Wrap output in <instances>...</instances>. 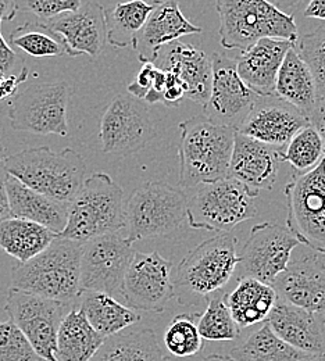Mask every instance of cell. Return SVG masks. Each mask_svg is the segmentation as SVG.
Masks as SVG:
<instances>
[{
	"instance_id": "9a60e30c",
	"label": "cell",
	"mask_w": 325,
	"mask_h": 361,
	"mask_svg": "<svg viewBox=\"0 0 325 361\" xmlns=\"http://www.w3.org/2000/svg\"><path fill=\"white\" fill-rule=\"evenodd\" d=\"M299 245L288 226L269 221L253 226L239 255V276H252L273 285L286 270L292 252Z\"/></svg>"
},
{
	"instance_id": "cb8c5ba5",
	"label": "cell",
	"mask_w": 325,
	"mask_h": 361,
	"mask_svg": "<svg viewBox=\"0 0 325 361\" xmlns=\"http://www.w3.org/2000/svg\"><path fill=\"white\" fill-rule=\"evenodd\" d=\"M292 46L286 39L262 38L243 50L235 63L245 85L259 96L274 94L281 63Z\"/></svg>"
},
{
	"instance_id": "836d02e7",
	"label": "cell",
	"mask_w": 325,
	"mask_h": 361,
	"mask_svg": "<svg viewBox=\"0 0 325 361\" xmlns=\"http://www.w3.org/2000/svg\"><path fill=\"white\" fill-rule=\"evenodd\" d=\"M197 329L203 341L231 342L240 336V326L235 322L226 303V293L219 290L207 300V307L197 318Z\"/></svg>"
},
{
	"instance_id": "d6a6232c",
	"label": "cell",
	"mask_w": 325,
	"mask_h": 361,
	"mask_svg": "<svg viewBox=\"0 0 325 361\" xmlns=\"http://www.w3.org/2000/svg\"><path fill=\"white\" fill-rule=\"evenodd\" d=\"M306 353L292 348L276 335L269 322L230 352L233 361H298Z\"/></svg>"
},
{
	"instance_id": "7dc6e473",
	"label": "cell",
	"mask_w": 325,
	"mask_h": 361,
	"mask_svg": "<svg viewBox=\"0 0 325 361\" xmlns=\"http://www.w3.org/2000/svg\"><path fill=\"white\" fill-rule=\"evenodd\" d=\"M18 13L16 0H0V25L3 21H13Z\"/></svg>"
},
{
	"instance_id": "83f0119b",
	"label": "cell",
	"mask_w": 325,
	"mask_h": 361,
	"mask_svg": "<svg viewBox=\"0 0 325 361\" xmlns=\"http://www.w3.org/2000/svg\"><path fill=\"white\" fill-rule=\"evenodd\" d=\"M77 306L93 328L104 338L118 334L140 321V316L135 310L121 305L114 296L104 292H80Z\"/></svg>"
},
{
	"instance_id": "bcb514c9",
	"label": "cell",
	"mask_w": 325,
	"mask_h": 361,
	"mask_svg": "<svg viewBox=\"0 0 325 361\" xmlns=\"http://www.w3.org/2000/svg\"><path fill=\"white\" fill-rule=\"evenodd\" d=\"M303 17L325 21V0H309L303 10Z\"/></svg>"
},
{
	"instance_id": "f35d334b",
	"label": "cell",
	"mask_w": 325,
	"mask_h": 361,
	"mask_svg": "<svg viewBox=\"0 0 325 361\" xmlns=\"http://www.w3.org/2000/svg\"><path fill=\"white\" fill-rule=\"evenodd\" d=\"M0 361H45L13 321L0 324Z\"/></svg>"
},
{
	"instance_id": "44dd1931",
	"label": "cell",
	"mask_w": 325,
	"mask_h": 361,
	"mask_svg": "<svg viewBox=\"0 0 325 361\" xmlns=\"http://www.w3.org/2000/svg\"><path fill=\"white\" fill-rule=\"evenodd\" d=\"M200 32L202 28L184 16L180 0H159L137 35L133 47L138 53L140 63H153L163 46L186 35Z\"/></svg>"
},
{
	"instance_id": "f6af8a7d",
	"label": "cell",
	"mask_w": 325,
	"mask_h": 361,
	"mask_svg": "<svg viewBox=\"0 0 325 361\" xmlns=\"http://www.w3.org/2000/svg\"><path fill=\"white\" fill-rule=\"evenodd\" d=\"M3 152H0V220L10 217L8 210V197H7V188H6V180H7V171L3 163Z\"/></svg>"
},
{
	"instance_id": "c3c4849f",
	"label": "cell",
	"mask_w": 325,
	"mask_h": 361,
	"mask_svg": "<svg viewBox=\"0 0 325 361\" xmlns=\"http://www.w3.org/2000/svg\"><path fill=\"white\" fill-rule=\"evenodd\" d=\"M167 361H233L230 356L221 355H209V356H190V357H173L168 356Z\"/></svg>"
},
{
	"instance_id": "60d3db41",
	"label": "cell",
	"mask_w": 325,
	"mask_h": 361,
	"mask_svg": "<svg viewBox=\"0 0 325 361\" xmlns=\"http://www.w3.org/2000/svg\"><path fill=\"white\" fill-rule=\"evenodd\" d=\"M156 70L157 67L153 63H143V67L137 74L135 80L128 85V93L143 100L153 85Z\"/></svg>"
},
{
	"instance_id": "f546056e",
	"label": "cell",
	"mask_w": 325,
	"mask_h": 361,
	"mask_svg": "<svg viewBox=\"0 0 325 361\" xmlns=\"http://www.w3.org/2000/svg\"><path fill=\"white\" fill-rule=\"evenodd\" d=\"M153 329L143 328L104 338L90 361H167Z\"/></svg>"
},
{
	"instance_id": "5b68a950",
	"label": "cell",
	"mask_w": 325,
	"mask_h": 361,
	"mask_svg": "<svg viewBox=\"0 0 325 361\" xmlns=\"http://www.w3.org/2000/svg\"><path fill=\"white\" fill-rule=\"evenodd\" d=\"M125 228L123 188L104 173L85 178L70 203L67 226L57 236L85 243L93 238Z\"/></svg>"
},
{
	"instance_id": "d590c367",
	"label": "cell",
	"mask_w": 325,
	"mask_h": 361,
	"mask_svg": "<svg viewBox=\"0 0 325 361\" xmlns=\"http://www.w3.org/2000/svg\"><path fill=\"white\" fill-rule=\"evenodd\" d=\"M10 45L37 59L66 54V49L60 39L41 21L25 23L16 28L10 34Z\"/></svg>"
},
{
	"instance_id": "ba28073f",
	"label": "cell",
	"mask_w": 325,
	"mask_h": 361,
	"mask_svg": "<svg viewBox=\"0 0 325 361\" xmlns=\"http://www.w3.org/2000/svg\"><path fill=\"white\" fill-rule=\"evenodd\" d=\"M186 219L184 189L161 182H147L137 189L125 206V239L133 245L142 239L167 235Z\"/></svg>"
},
{
	"instance_id": "ab89813d",
	"label": "cell",
	"mask_w": 325,
	"mask_h": 361,
	"mask_svg": "<svg viewBox=\"0 0 325 361\" xmlns=\"http://www.w3.org/2000/svg\"><path fill=\"white\" fill-rule=\"evenodd\" d=\"M18 11L31 13L38 17L41 23H47L56 16L66 11L77 10L82 0H16Z\"/></svg>"
},
{
	"instance_id": "8992f818",
	"label": "cell",
	"mask_w": 325,
	"mask_h": 361,
	"mask_svg": "<svg viewBox=\"0 0 325 361\" xmlns=\"http://www.w3.org/2000/svg\"><path fill=\"white\" fill-rule=\"evenodd\" d=\"M220 17V41L228 50H246L262 38L296 44L299 30L293 16L270 0H216Z\"/></svg>"
},
{
	"instance_id": "2e32d148",
	"label": "cell",
	"mask_w": 325,
	"mask_h": 361,
	"mask_svg": "<svg viewBox=\"0 0 325 361\" xmlns=\"http://www.w3.org/2000/svg\"><path fill=\"white\" fill-rule=\"evenodd\" d=\"M256 94L249 90L236 71V63L220 53L211 57V87L203 116L213 124L235 131L253 107Z\"/></svg>"
},
{
	"instance_id": "4fadbf2b",
	"label": "cell",
	"mask_w": 325,
	"mask_h": 361,
	"mask_svg": "<svg viewBox=\"0 0 325 361\" xmlns=\"http://www.w3.org/2000/svg\"><path fill=\"white\" fill-rule=\"evenodd\" d=\"M133 255V245L120 232L85 242L80 263V292L97 290L121 296L124 274Z\"/></svg>"
},
{
	"instance_id": "6da1fadb",
	"label": "cell",
	"mask_w": 325,
	"mask_h": 361,
	"mask_svg": "<svg viewBox=\"0 0 325 361\" xmlns=\"http://www.w3.org/2000/svg\"><path fill=\"white\" fill-rule=\"evenodd\" d=\"M233 232L217 233L190 250L173 272L174 298L184 306H199L221 290L239 264Z\"/></svg>"
},
{
	"instance_id": "b9f144b4",
	"label": "cell",
	"mask_w": 325,
	"mask_h": 361,
	"mask_svg": "<svg viewBox=\"0 0 325 361\" xmlns=\"http://www.w3.org/2000/svg\"><path fill=\"white\" fill-rule=\"evenodd\" d=\"M167 73L166 90L163 92L161 103L167 107H177L184 99H186L185 84L173 73Z\"/></svg>"
},
{
	"instance_id": "ee69618b",
	"label": "cell",
	"mask_w": 325,
	"mask_h": 361,
	"mask_svg": "<svg viewBox=\"0 0 325 361\" xmlns=\"http://www.w3.org/2000/svg\"><path fill=\"white\" fill-rule=\"evenodd\" d=\"M310 126H313L325 143V99H319L307 116Z\"/></svg>"
},
{
	"instance_id": "484cf974",
	"label": "cell",
	"mask_w": 325,
	"mask_h": 361,
	"mask_svg": "<svg viewBox=\"0 0 325 361\" xmlns=\"http://www.w3.org/2000/svg\"><path fill=\"white\" fill-rule=\"evenodd\" d=\"M277 300L273 285L252 276H239L233 292L226 293V303L240 329L267 321Z\"/></svg>"
},
{
	"instance_id": "9c48e42d",
	"label": "cell",
	"mask_w": 325,
	"mask_h": 361,
	"mask_svg": "<svg viewBox=\"0 0 325 361\" xmlns=\"http://www.w3.org/2000/svg\"><path fill=\"white\" fill-rule=\"evenodd\" d=\"M283 193L288 229L300 243L325 256V153L313 170L292 173Z\"/></svg>"
},
{
	"instance_id": "e0dca14e",
	"label": "cell",
	"mask_w": 325,
	"mask_h": 361,
	"mask_svg": "<svg viewBox=\"0 0 325 361\" xmlns=\"http://www.w3.org/2000/svg\"><path fill=\"white\" fill-rule=\"evenodd\" d=\"M309 118L293 104L277 94L257 96L246 118L238 127V133L259 142L283 150L290 137L306 127Z\"/></svg>"
},
{
	"instance_id": "3957f363",
	"label": "cell",
	"mask_w": 325,
	"mask_h": 361,
	"mask_svg": "<svg viewBox=\"0 0 325 361\" xmlns=\"http://www.w3.org/2000/svg\"><path fill=\"white\" fill-rule=\"evenodd\" d=\"M180 188L192 189L200 183L228 177L235 130L213 124L204 116L180 124Z\"/></svg>"
},
{
	"instance_id": "4316f807",
	"label": "cell",
	"mask_w": 325,
	"mask_h": 361,
	"mask_svg": "<svg viewBox=\"0 0 325 361\" xmlns=\"http://www.w3.org/2000/svg\"><path fill=\"white\" fill-rule=\"evenodd\" d=\"M274 94L309 116L317 102L316 84L306 61L292 46L279 67Z\"/></svg>"
},
{
	"instance_id": "681fc988",
	"label": "cell",
	"mask_w": 325,
	"mask_h": 361,
	"mask_svg": "<svg viewBox=\"0 0 325 361\" xmlns=\"http://www.w3.org/2000/svg\"><path fill=\"white\" fill-rule=\"evenodd\" d=\"M270 1H271L273 4H276V6L278 7L279 10L286 11V10L292 8V7H295L296 4L302 3L303 0H270Z\"/></svg>"
},
{
	"instance_id": "ac0fdd59",
	"label": "cell",
	"mask_w": 325,
	"mask_h": 361,
	"mask_svg": "<svg viewBox=\"0 0 325 361\" xmlns=\"http://www.w3.org/2000/svg\"><path fill=\"white\" fill-rule=\"evenodd\" d=\"M60 39L66 56H100L106 42L104 8L96 1L82 3L77 10L66 11L44 23Z\"/></svg>"
},
{
	"instance_id": "7bdbcfd3",
	"label": "cell",
	"mask_w": 325,
	"mask_h": 361,
	"mask_svg": "<svg viewBox=\"0 0 325 361\" xmlns=\"http://www.w3.org/2000/svg\"><path fill=\"white\" fill-rule=\"evenodd\" d=\"M23 64V60L16 54V51L4 41L0 32V75L10 74L14 67Z\"/></svg>"
},
{
	"instance_id": "4dcf8cb0",
	"label": "cell",
	"mask_w": 325,
	"mask_h": 361,
	"mask_svg": "<svg viewBox=\"0 0 325 361\" xmlns=\"http://www.w3.org/2000/svg\"><path fill=\"white\" fill-rule=\"evenodd\" d=\"M56 238L57 233L34 221L16 217L0 220V247L20 263L39 255Z\"/></svg>"
},
{
	"instance_id": "277c9868",
	"label": "cell",
	"mask_w": 325,
	"mask_h": 361,
	"mask_svg": "<svg viewBox=\"0 0 325 361\" xmlns=\"http://www.w3.org/2000/svg\"><path fill=\"white\" fill-rule=\"evenodd\" d=\"M82 245L57 236L45 250L11 271V286L47 299L77 303Z\"/></svg>"
},
{
	"instance_id": "603a6c76",
	"label": "cell",
	"mask_w": 325,
	"mask_h": 361,
	"mask_svg": "<svg viewBox=\"0 0 325 361\" xmlns=\"http://www.w3.org/2000/svg\"><path fill=\"white\" fill-rule=\"evenodd\" d=\"M267 322L276 335L292 348L309 355L325 353L324 313L277 300Z\"/></svg>"
},
{
	"instance_id": "30bf717a",
	"label": "cell",
	"mask_w": 325,
	"mask_h": 361,
	"mask_svg": "<svg viewBox=\"0 0 325 361\" xmlns=\"http://www.w3.org/2000/svg\"><path fill=\"white\" fill-rule=\"evenodd\" d=\"M77 303H64L17 288H8L4 312L30 341L38 356L59 361L57 331L61 319Z\"/></svg>"
},
{
	"instance_id": "52a82bcc",
	"label": "cell",
	"mask_w": 325,
	"mask_h": 361,
	"mask_svg": "<svg viewBox=\"0 0 325 361\" xmlns=\"http://www.w3.org/2000/svg\"><path fill=\"white\" fill-rule=\"evenodd\" d=\"M192 189V195H186V220L193 229L233 232L235 226L257 214L259 192L231 177L200 183Z\"/></svg>"
},
{
	"instance_id": "5bb4252c",
	"label": "cell",
	"mask_w": 325,
	"mask_h": 361,
	"mask_svg": "<svg viewBox=\"0 0 325 361\" xmlns=\"http://www.w3.org/2000/svg\"><path fill=\"white\" fill-rule=\"evenodd\" d=\"M173 263L159 253L134 252L124 274L121 298L135 312L163 313L174 299Z\"/></svg>"
},
{
	"instance_id": "d6986e66",
	"label": "cell",
	"mask_w": 325,
	"mask_h": 361,
	"mask_svg": "<svg viewBox=\"0 0 325 361\" xmlns=\"http://www.w3.org/2000/svg\"><path fill=\"white\" fill-rule=\"evenodd\" d=\"M319 255L288 264L273 283L278 298L305 310L325 313V263Z\"/></svg>"
},
{
	"instance_id": "1f68e13d",
	"label": "cell",
	"mask_w": 325,
	"mask_h": 361,
	"mask_svg": "<svg viewBox=\"0 0 325 361\" xmlns=\"http://www.w3.org/2000/svg\"><path fill=\"white\" fill-rule=\"evenodd\" d=\"M157 3L159 0H124L104 8L106 41L118 49L134 45Z\"/></svg>"
},
{
	"instance_id": "f1b7e54d",
	"label": "cell",
	"mask_w": 325,
	"mask_h": 361,
	"mask_svg": "<svg viewBox=\"0 0 325 361\" xmlns=\"http://www.w3.org/2000/svg\"><path fill=\"white\" fill-rule=\"evenodd\" d=\"M103 342L104 336L75 305L61 319L57 331V360L90 361Z\"/></svg>"
},
{
	"instance_id": "d4e9b609",
	"label": "cell",
	"mask_w": 325,
	"mask_h": 361,
	"mask_svg": "<svg viewBox=\"0 0 325 361\" xmlns=\"http://www.w3.org/2000/svg\"><path fill=\"white\" fill-rule=\"evenodd\" d=\"M10 217L34 221L47 226L54 233L63 232L67 226L70 203L45 196L16 177L7 174L6 180Z\"/></svg>"
},
{
	"instance_id": "7c38bea8",
	"label": "cell",
	"mask_w": 325,
	"mask_h": 361,
	"mask_svg": "<svg viewBox=\"0 0 325 361\" xmlns=\"http://www.w3.org/2000/svg\"><path fill=\"white\" fill-rule=\"evenodd\" d=\"M99 137L104 153L120 156L138 153L154 137L147 103L130 93L113 97L100 120Z\"/></svg>"
},
{
	"instance_id": "e575fe53",
	"label": "cell",
	"mask_w": 325,
	"mask_h": 361,
	"mask_svg": "<svg viewBox=\"0 0 325 361\" xmlns=\"http://www.w3.org/2000/svg\"><path fill=\"white\" fill-rule=\"evenodd\" d=\"M325 143L317 130L307 124L300 128L281 152V161L289 163L293 173L303 174L313 170L324 157Z\"/></svg>"
},
{
	"instance_id": "7a4b0ae2",
	"label": "cell",
	"mask_w": 325,
	"mask_h": 361,
	"mask_svg": "<svg viewBox=\"0 0 325 361\" xmlns=\"http://www.w3.org/2000/svg\"><path fill=\"white\" fill-rule=\"evenodd\" d=\"M6 171L28 188L56 200L71 203L85 180V160L74 149L53 152L50 147H30L4 156Z\"/></svg>"
},
{
	"instance_id": "8d00e7d4",
	"label": "cell",
	"mask_w": 325,
	"mask_h": 361,
	"mask_svg": "<svg viewBox=\"0 0 325 361\" xmlns=\"http://www.w3.org/2000/svg\"><path fill=\"white\" fill-rule=\"evenodd\" d=\"M199 314H178L168 324L163 341L173 357L196 356L203 349V339L197 329Z\"/></svg>"
},
{
	"instance_id": "7402d4cb",
	"label": "cell",
	"mask_w": 325,
	"mask_h": 361,
	"mask_svg": "<svg viewBox=\"0 0 325 361\" xmlns=\"http://www.w3.org/2000/svg\"><path fill=\"white\" fill-rule=\"evenodd\" d=\"M153 64L176 74L185 84L186 99L202 106L207 102L211 87V60L203 50L174 41L159 50Z\"/></svg>"
},
{
	"instance_id": "8fae6325",
	"label": "cell",
	"mask_w": 325,
	"mask_h": 361,
	"mask_svg": "<svg viewBox=\"0 0 325 361\" xmlns=\"http://www.w3.org/2000/svg\"><path fill=\"white\" fill-rule=\"evenodd\" d=\"M67 82L35 84L14 96L8 106L13 130L35 135H68Z\"/></svg>"
},
{
	"instance_id": "74e56055",
	"label": "cell",
	"mask_w": 325,
	"mask_h": 361,
	"mask_svg": "<svg viewBox=\"0 0 325 361\" xmlns=\"http://www.w3.org/2000/svg\"><path fill=\"white\" fill-rule=\"evenodd\" d=\"M295 49L312 71L317 100L325 99V27L299 37Z\"/></svg>"
},
{
	"instance_id": "ffe728a7",
	"label": "cell",
	"mask_w": 325,
	"mask_h": 361,
	"mask_svg": "<svg viewBox=\"0 0 325 361\" xmlns=\"http://www.w3.org/2000/svg\"><path fill=\"white\" fill-rule=\"evenodd\" d=\"M281 152L235 131L228 177L242 182L255 192L260 189L271 190L278 176Z\"/></svg>"
},
{
	"instance_id": "816d5d0a",
	"label": "cell",
	"mask_w": 325,
	"mask_h": 361,
	"mask_svg": "<svg viewBox=\"0 0 325 361\" xmlns=\"http://www.w3.org/2000/svg\"><path fill=\"white\" fill-rule=\"evenodd\" d=\"M0 152H3V147H1V146H0Z\"/></svg>"
},
{
	"instance_id": "f907efd6",
	"label": "cell",
	"mask_w": 325,
	"mask_h": 361,
	"mask_svg": "<svg viewBox=\"0 0 325 361\" xmlns=\"http://www.w3.org/2000/svg\"><path fill=\"white\" fill-rule=\"evenodd\" d=\"M298 361H325V353H316V355L306 353Z\"/></svg>"
}]
</instances>
